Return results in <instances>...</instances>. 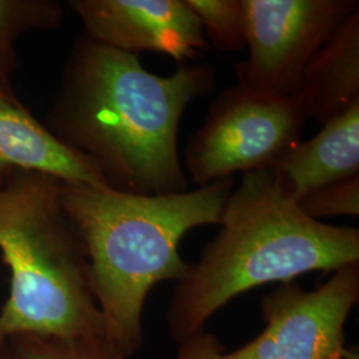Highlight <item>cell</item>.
Returning <instances> with one entry per match:
<instances>
[{
    "mask_svg": "<svg viewBox=\"0 0 359 359\" xmlns=\"http://www.w3.org/2000/svg\"><path fill=\"white\" fill-rule=\"evenodd\" d=\"M216 83L213 65L182 63L158 76L137 55L81 35L67 59L47 128L87 158L111 189L145 196L187 192L181 118Z\"/></svg>",
    "mask_w": 359,
    "mask_h": 359,
    "instance_id": "1",
    "label": "cell"
},
{
    "mask_svg": "<svg viewBox=\"0 0 359 359\" xmlns=\"http://www.w3.org/2000/svg\"><path fill=\"white\" fill-rule=\"evenodd\" d=\"M233 185L231 177L187 192L145 196L62 182L60 201L86 246L105 333L128 357L142 347L147 295L154 285L188 273L181 240L194 228L219 224Z\"/></svg>",
    "mask_w": 359,
    "mask_h": 359,
    "instance_id": "2",
    "label": "cell"
},
{
    "mask_svg": "<svg viewBox=\"0 0 359 359\" xmlns=\"http://www.w3.org/2000/svg\"><path fill=\"white\" fill-rule=\"evenodd\" d=\"M221 229L179 281L168 322L184 342L218 309L245 292L310 271L359 264V231L305 216L270 170L243 173L222 209Z\"/></svg>",
    "mask_w": 359,
    "mask_h": 359,
    "instance_id": "3",
    "label": "cell"
},
{
    "mask_svg": "<svg viewBox=\"0 0 359 359\" xmlns=\"http://www.w3.org/2000/svg\"><path fill=\"white\" fill-rule=\"evenodd\" d=\"M62 182L13 170L0 184V253L11 274L0 339L107 335L86 246L60 201Z\"/></svg>",
    "mask_w": 359,
    "mask_h": 359,
    "instance_id": "4",
    "label": "cell"
},
{
    "mask_svg": "<svg viewBox=\"0 0 359 359\" xmlns=\"http://www.w3.org/2000/svg\"><path fill=\"white\" fill-rule=\"evenodd\" d=\"M306 116L294 96H268L240 86L219 92L204 124L184 151L185 169L196 188L236 172L269 170L301 142Z\"/></svg>",
    "mask_w": 359,
    "mask_h": 359,
    "instance_id": "5",
    "label": "cell"
},
{
    "mask_svg": "<svg viewBox=\"0 0 359 359\" xmlns=\"http://www.w3.org/2000/svg\"><path fill=\"white\" fill-rule=\"evenodd\" d=\"M358 298L359 264L335 270L316 290L283 283L264 298L266 327L250 344L224 353L213 335L197 333L181 342L179 359H332Z\"/></svg>",
    "mask_w": 359,
    "mask_h": 359,
    "instance_id": "6",
    "label": "cell"
},
{
    "mask_svg": "<svg viewBox=\"0 0 359 359\" xmlns=\"http://www.w3.org/2000/svg\"><path fill=\"white\" fill-rule=\"evenodd\" d=\"M248 57L236 65L245 90L292 97L309 62L350 15L357 0H243Z\"/></svg>",
    "mask_w": 359,
    "mask_h": 359,
    "instance_id": "7",
    "label": "cell"
},
{
    "mask_svg": "<svg viewBox=\"0 0 359 359\" xmlns=\"http://www.w3.org/2000/svg\"><path fill=\"white\" fill-rule=\"evenodd\" d=\"M84 35L118 51L163 53L182 65L208 47L185 0H72Z\"/></svg>",
    "mask_w": 359,
    "mask_h": 359,
    "instance_id": "8",
    "label": "cell"
},
{
    "mask_svg": "<svg viewBox=\"0 0 359 359\" xmlns=\"http://www.w3.org/2000/svg\"><path fill=\"white\" fill-rule=\"evenodd\" d=\"M277 188L297 203L325 185L359 177V99L297 142L269 169Z\"/></svg>",
    "mask_w": 359,
    "mask_h": 359,
    "instance_id": "9",
    "label": "cell"
},
{
    "mask_svg": "<svg viewBox=\"0 0 359 359\" xmlns=\"http://www.w3.org/2000/svg\"><path fill=\"white\" fill-rule=\"evenodd\" d=\"M13 170H32L67 184L107 187L87 158L59 142L20 103L0 100V184Z\"/></svg>",
    "mask_w": 359,
    "mask_h": 359,
    "instance_id": "10",
    "label": "cell"
},
{
    "mask_svg": "<svg viewBox=\"0 0 359 359\" xmlns=\"http://www.w3.org/2000/svg\"><path fill=\"white\" fill-rule=\"evenodd\" d=\"M306 118L326 123L359 99V10L309 62L294 95Z\"/></svg>",
    "mask_w": 359,
    "mask_h": 359,
    "instance_id": "11",
    "label": "cell"
},
{
    "mask_svg": "<svg viewBox=\"0 0 359 359\" xmlns=\"http://www.w3.org/2000/svg\"><path fill=\"white\" fill-rule=\"evenodd\" d=\"M11 359H129L107 335L52 337L22 334L7 339Z\"/></svg>",
    "mask_w": 359,
    "mask_h": 359,
    "instance_id": "12",
    "label": "cell"
},
{
    "mask_svg": "<svg viewBox=\"0 0 359 359\" xmlns=\"http://www.w3.org/2000/svg\"><path fill=\"white\" fill-rule=\"evenodd\" d=\"M63 18V6L53 0H0V69L10 77L15 65L13 43L31 29H52Z\"/></svg>",
    "mask_w": 359,
    "mask_h": 359,
    "instance_id": "13",
    "label": "cell"
},
{
    "mask_svg": "<svg viewBox=\"0 0 359 359\" xmlns=\"http://www.w3.org/2000/svg\"><path fill=\"white\" fill-rule=\"evenodd\" d=\"M185 3L197 16L204 38L216 50H244L246 20L243 0H185Z\"/></svg>",
    "mask_w": 359,
    "mask_h": 359,
    "instance_id": "14",
    "label": "cell"
},
{
    "mask_svg": "<svg viewBox=\"0 0 359 359\" xmlns=\"http://www.w3.org/2000/svg\"><path fill=\"white\" fill-rule=\"evenodd\" d=\"M309 218L321 221L333 216H358L359 177L334 182L314 189L297 203Z\"/></svg>",
    "mask_w": 359,
    "mask_h": 359,
    "instance_id": "15",
    "label": "cell"
},
{
    "mask_svg": "<svg viewBox=\"0 0 359 359\" xmlns=\"http://www.w3.org/2000/svg\"><path fill=\"white\" fill-rule=\"evenodd\" d=\"M0 100H6V102H11V103H19V100L13 95L10 77L6 76L1 69H0Z\"/></svg>",
    "mask_w": 359,
    "mask_h": 359,
    "instance_id": "16",
    "label": "cell"
},
{
    "mask_svg": "<svg viewBox=\"0 0 359 359\" xmlns=\"http://www.w3.org/2000/svg\"><path fill=\"white\" fill-rule=\"evenodd\" d=\"M0 359H11L6 339H0Z\"/></svg>",
    "mask_w": 359,
    "mask_h": 359,
    "instance_id": "17",
    "label": "cell"
},
{
    "mask_svg": "<svg viewBox=\"0 0 359 359\" xmlns=\"http://www.w3.org/2000/svg\"><path fill=\"white\" fill-rule=\"evenodd\" d=\"M344 350H345V348H342V350H341V351H338V353H335V354H334V355H333V358H332V359H341V354H342V351H344Z\"/></svg>",
    "mask_w": 359,
    "mask_h": 359,
    "instance_id": "18",
    "label": "cell"
}]
</instances>
